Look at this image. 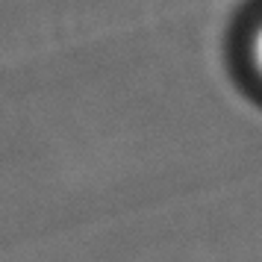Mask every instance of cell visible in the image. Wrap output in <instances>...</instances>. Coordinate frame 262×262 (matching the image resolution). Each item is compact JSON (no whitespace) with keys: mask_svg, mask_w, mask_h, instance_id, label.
I'll use <instances>...</instances> for the list:
<instances>
[{"mask_svg":"<svg viewBox=\"0 0 262 262\" xmlns=\"http://www.w3.org/2000/svg\"><path fill=\"white\" fill-rule=\"evenodd\" d=\"M248 62H250L253 77H256L259 85H262V21L253 27V36H250V41H248Z\"/></svg>","mask_w":262,"mask_h":262,"instance_id":"obj_1","label":"cell"}]
</instances>
